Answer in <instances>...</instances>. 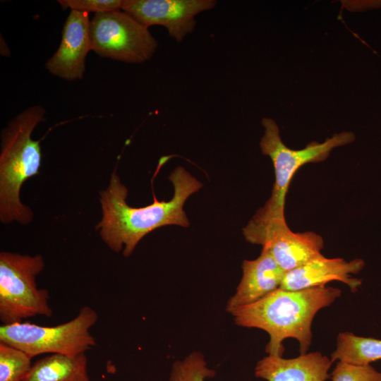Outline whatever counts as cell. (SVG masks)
<instances>
[{
	"mask_svg": "<svg viewBox=\"0 0 381 381\" xmlns=\"http://www.w3.org/2000/svg\"><path fill=\"white\" fill-rule=\"evenodd\" d=\"M92 50L98 55L131 64L150 60L158 42L148 30L123 11L95 13L90 20Z\"/></svg>",
	"mask_w": 381,
	"mask_h": 381,
	"instance_id": "52a82bcc",
	"label": "cell"
},
{
	"mask_svg": "<svg viewBox=\"0 0 381 381\" xmlns=\"http://www.w3.org/2000/svg\"><path fill=\"white\" fill-rule=\"evenodd\" d=\"M330 359L353 365H369L381 360V340L364 337L352 332H340Z\"/></svg>",
	"mask_w": 381,
	"mask_h": 381,
	"instance_id": "9a60e30c",
	"label": "cell"
},
{
	"mask_svg": "<svg viewBox=\"0 0 381 381\" xmlns=\"http://www.w3.org/2000/svg\"><path fill=\"white\" fill-rule=\"evenodd\" d=\"M169 180L174 191L170 200L159 202L155 197L152 205L133 207L126 202L127 188L116 172L111 174L108 186L99 192L102 217L96 226L111 250L116 253L122 250L127 258L140 240L153 230L167 225L189 226L183 205L202 184L182 167L171 173Z\"/></svg>",
	"mask_w": 381,
	"mask_h": 381,
	"instance_id": "6da1fadb",
	"label": "cell"
},
{
	"mask_svg": "<svg viewBox=\"0 0 381 381\" xmlns=\"http://www.w3.org/2000/svg\"><path fill=\"white\" fill-rule=\"evenodd\" d=\"M90 25L89 13L71 11L59 47L45 64L51 74L68 81L83 78L86 56L92 50Z\"/></svg>",
	"mask_w": 381,
	"mask_h": 381,
	"instance_id": "30bf717a",
	"label": "cell"
},
{
	"mask_svg": "<svg viewBox=\"0 0 381 381\" xmlns=\"http://www.w3.org/2000/svg\"><path fill=\"white\" fill-rule=\"evenodd\" d=\"M341 295L339 289L326 285L298 291L279 288L230 313L237 325L260 329L269 334L265 347L268 355L282 356L283 341L289 338L295 339L301 353H305L311 345V327L315 315Z\"/></svg>",
	"mask_w": 381,
	"mask_h": 381,
	"instance_id": "7a4b0ae2",
	"label": "cell"
},
{
	"mask_svg": "<svg viewBox=\"0 0 381 381\" xmlns=\"http://www.w3.org/2000/svg\"><path fill=\"white\" fill-rule=\"evenodd\" d=\"M264 134L260 146L263 155L273 164L275 182L271 196L258 213L269 217H284V204L290 182L295 173L308 163L325 160L335 147L352 143L355 135L344 131L333 135L323 143L313 141L301 150H292L283 143L277 123L270 118H263Z\"/></svg>",
	"mask_w": 381,
	"mask_h": 381,
	"instance_id": "277c9868",
	"label": "cell"
},
{
	"mask_svg": "<svg viewBox=\"0 0 381 381\" xmlns=\"http://www.w3.org/2000/svg\"><path fill=\"white\" fill-rule=\"evenodd\" d=\"M243 274L234 294L229 299L226 310L253 303L280 288L285 272L266 250L259 257L242 263Z\"/></svg>",
	"mask_w": 381,
	"mask_h": 381,
	"instance_id": "7c38bea8",
	"label": "cell"
},
{
	"mask_svg": "<svg viewBox=\"0 0 381 381\" xmlns=\"http://www.w3.org/2000/svg\"><path fill=\"white\" fill-rule=\"evenodd\" d=\"M215 0H123L121 10L144 26L162 25L181 42L196 25L195 17L213 8Z\"/></svg>",
	"mask_w": 381,
	"mask_h": 381,
	"instance_id": "9c48e42d",
	"label": "cell"
},
{
	"mask_svg": "<svg viewBox=\"0 0 381 381\" xmlns=\"http://www.w3.org/2000/svg\"><path fill=\"white\" fill-rule=\"evenodd\" d=\"M202 353L193 351L181 360L174 362L168 381H206L214 377Z\"/></svg>",
	"mask_w": 381,
	"mask_h": 381,
	"instance_id": "e0dca14e",
	"label": "cell"
},
{
	"mask_svg": "<svg viewBox=\"0 0 381 381\" xmlns=\"http://www.w3.org/2000/svg\"><path fill=\"white\" fill-rule=\"evenodd\" d=\"M364 266V261L360 258L346 261L340 258H327L322 255L286 272L280 288L298 291L338 281L347 285L354 293L362 282L361 279L352 277L351 274L359 272Z\"/></svg>",
	"mask_w": 381,
	"mask_h": 381,
	"instance_id": "8fae6325",
	"label": "cell"
},
{
	"mask_svg": "<svg viewBox=\"0 0 381 381\" xmlns=\"http://www.w3.org/2000/svg\"><path fill=\"white\" fill-rule=\"evenodd\" d=\"M97 320V312L86 306L73 319L56 326L28 322L2 325L0 341L23 351L32 358L44 353L75 356L85 353L96 345L90 329Z\"/></svg>",
	"mask_w": 381,
	"mask_h": 381,
	"instance_id": "8992f818",
	"label": "cell"
},
{
	"mask_svg": "<svg viewBox=\"0 0 381 381\" xmlns=\"http://www.w3.org/2000/svg\"><path fill=\"white\" fill-rule=\"evenodd\" d=\"M123 0H59L62 8L85 13H106L121 10Z\"/></svg>",
	"mask_w": 381,
	"mask_h": 381,
	"instance_id": "d6986e66",
	"label": "cell"
},
{
	"mask_svg": "<svg viewBox=\"0 0 381 381\" xmlns=\"http://www.w3.org/2000/svg\"><path fill=\"white\" fill-rule=\"evenodd\" d=\"M332 364L329 358L318 351L294 358L267 355L257 362L254 373L267 381H325Z\"/></svg>",
	"mask_w": 381,
	"mask_h": 381,
	"instance_id": "4fadbf2b",
	"label": "cell"
},
{
	"mask_svg": "<svg viewBox=\"0 0 381 381\" xmlns=\"http://www.w3.org/2000/svg\"><path fill=\"white\" fill-rule=\"evenodd\" d=\"M332 381H381V373L369 365L338 361L331 374Z\"/></svg>",
	"mask_w": 381,
	"mask_h": 381,
	"instance_id": "ac0fdd59",
	"label": "cell"
},
{
	"mask_svg": "<svg viewBox=\"0 0 381 381\" xmlns=\"http://www.w3.org/2000/svg\"><path fill=\"white\" fill-rule=\"evenodd\" d=\"M32 357L0 341V381H22L32 367Z\"/></svg>",
	"mask_w": 381,
	"mask_h": 381,
	"instance_id": "2e32d148",
	"label": "cell"
},
{
	"mask_svg": "<svg viewBox=\"0 0 381 381\" xmlns=\"http://www.w3.org/2000/svg\"><path fill=\"white\" fill-rule=\"evenodd\" d=\"M246 240L262 246L285 271L289 272L323 255V239L313 231L293 232L285 217L256 213L243 229Z\"/></svg>",
	"mask_w": 381,
	"mask_h": 381,
	"instance_id": "ba28073f",
	"label": "cell"
},
{
	"mask_svg": "<svg viewBox=\"0 0 381 381\" xmlns=\"http://www.w3.org/2000/svg\"><path fill=\"white\" fill-rule=\"evenodd\" d=\"M44 267L41 255L0 253V320L3 325L35 316H52L49 291L39 289L36 283Z\"/></svg>",
	"mask_w": 381,
	"mask_h": 381,
	"instance_id": "5b68a950",
	"label": "cell"
},
{
	"mask_svg": "<svg viewBox=\"0 0 381 381\" xmlns=\"http://www.w3.org/2000/svg\"><path fill=\"white\" fill-rule=\"evenodd\" d=\"M22 381H90L85 353H53L36 361Z\"/></svg>",
	"mask_w": 381,
	"mask_h": 381,
	"instance_id": "5bb4252c",
	"label": "cell"
},
{
	"mask_svg": "<svg viewBox=\"0 0 381 381\" xmlns=\"http://www.w3.org/2000/svg\"><path fill=\"white\" fill-rule=\"evenodd\" d=\"M45 114L41 105L30 107L10 121L1 132L0 220L4 224L16 222L25 225L32 219V212L21 202L20 193L23 184L39 173L41 147L32 134Z\"/></svg>",
	"mask_w": 381,
	"mask_h": 381,
	"instance_id": "3957f363",
	"label": "cell"
}]
</instances>
